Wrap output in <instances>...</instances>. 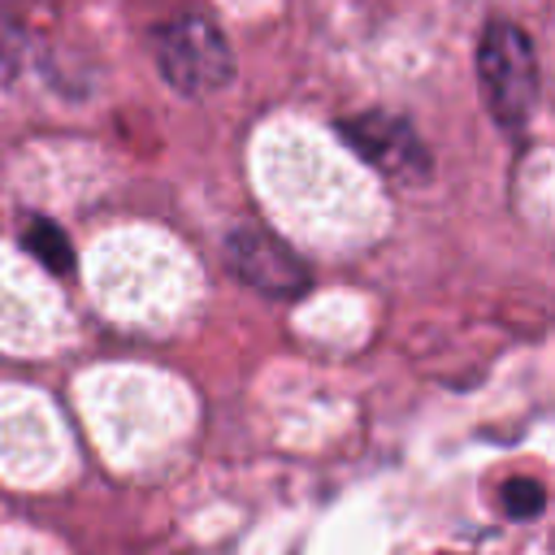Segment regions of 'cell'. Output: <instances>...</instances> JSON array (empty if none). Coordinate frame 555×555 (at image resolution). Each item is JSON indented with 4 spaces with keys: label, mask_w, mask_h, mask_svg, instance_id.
<instances>
[{
    "label": "cell",
    "mask_w": 555,
    "mask_h": 555,
    "mask_svg": "<svg viewBox=\"0 0 555 555\" xmlns=\"http://www.w3.org/2000/svg\"><path fill=\"white\" fill-rule=\"evenodd\" d=\"M477 82L490 117L503 130H525L538 104V56L533 39L512 22H490L477 39Z\"/></svg>",
    "instance_id": "cell-1"
},
{
    "label": "cell",
    "mask_w": 555,
    "mask_h": 555,
    "mask_svg": "<svg viewBox=\"0 0 555 555\" xmlns=\"http://www.w3.org/2000/svg\"><path fill=\"white\" fill-rule=\"evenodd\" d=\"M156 65L182 95H212L234 78V52L204 13H182L156 35Z\"/></svg>",
    "instance_id": "cell-2"
},
{
    "label": "cell",
    "mask_w": 555,
    "mask_h": 555,
    "mask_svg": "<svg viewBox=\"0 0 555 555\" xmlns=\"http://www.w3.org/2000/svg\"><path fill=\"white\" fill-rule=\"evenodd\" d=\"M338 139L382 178L390 182H425L429 178V147L412 121L399 113H356L338 121Z\"/></svg>",
    "instance_id": "cell-3"
},
{
    "label": "cell",
    "mask_w": 555,
    "mask_h": 555,
    "mask_svg": "<svg viewBox=\"0 0 555 555\" xmlns=\"http://www.w3.org/2000/svg\"><path fill=\"white\" fill-rule=\"evenodd\" d=\"M225 264L238 282L269 299H299L312 286L308 264L269 230L260 225H234L225 238Z\"/></svg>",
    "instance_id": "cell-4"
},
{
    "label": "cell",
    "mask_w": 555,
    "mask_h": 555,
    "mask_svg": "<svg viewBox=\"0 0 555 555\" xmlns=\"http://www.w3.org/2000/svg\"><path fill=\"white\" fill-rule=\"evenodd\" d=\"M22 247H26L35 260H43L52 273H74V247H69V238L61 234L56 221H48V217H26V225H22Z\"/></svg>",
    "instance_id": "cell-5"
},
{
    "label": "cell",
    "mask_w": 555,
    "mask_h": 555,
    "mask_svg": "<svg viewBox=\"0 0 555 555\" xmlns=\"http://www.w3.org/2000/svg\"><path fill=\"white\" fill-rule=\"evenodd\" d=\"M542 503H546V490H542V481H533V477H520V481H507V486H503V507H507V516H538Z\"/></svg>",
    "instance_id": "cell-6"
},
{
    "label": "cell",
    "mask_w": 555,
    "mask_h": 555,
    "mask_svg": "<svg viewBox=\"0 0 555 555\" xmlns=\"http://www.w3.org/2000/svg\"><path fill=\"white\" fill-rule=\"evenodd\" d=\"M17 65H22V30H17L13 17L0 13V87L13 82Z\"/></svg>",
    "instance_id": "cell-7"
}]
</instances>
